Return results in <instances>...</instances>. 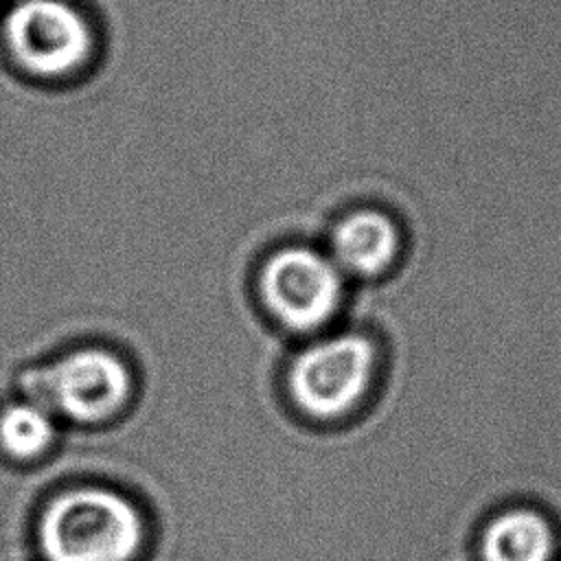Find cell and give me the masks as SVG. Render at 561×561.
<instances>
[{
    "label": "cell",
    "instance_id": "cell-1",
    "mask_svg": "<svg viewBox=\"0 0 561 561\" xmlns=\"http://www.w3.org/2000/svg\"><path fill=\"white\" fill-rule=\"evenodd\" d=\"M44 561H131L145 539V519L123 493L105 486H75L42 511Z\"/></svg>",
    "mask_w": 561,
    "mask_h": 561
},
{
    "label": "cell",
    "instance_id": "cell-2",
    "mask_svg": "<svg viewBox=\"0 0 561 561\" xmlns=\"http://www.w3.org/2000/svg\"><path fill=\"white\" fill-rule=\"evenodd\" d=\"M31 401L75 425L92 427L112 421L134 397V373L114 351L81 346L24 373Z\"/></svg>",
    "mask_w": 561,
    "mask_h": 561
},
{
    "label": "cell",
    "instance_id": "cell-3",
    "mask_svg": "<svg viewBox=\"0 0 561 561\" xmlns=\"http://www.w3.org/2000/svg\"><path fill=\"white\" fill-rule=\"evenodd\" d=\"M377 362L375 340L359 331L322 337L287 364V394L309 419L335 421L359 405L375 381Z\"/></svg>",
    "mask_w": 561,
    "mask_h": 561
},
{
    "label": "cell",
    "instance_id": "cell-4",
    "mask_svg": "<svg viewBox=\"0 0 561 561\" xmlns=\"http://www.w3.org/2000/svg\"><path fill=\"white\" fill-rule=\"evenodd\" d=\"M256 291L276 324L309 333L340 311L344 274L331 256L307 245H287L263 261Z\"/></svg>",
    "mask_w": 561,
    "mask_h": 561
},
{
    "label": "cell",
    "instance_id": "cell-5",
    "mask_svg": "<svg viewBox=\"0 0 561 561\" xmlns=\"http://www.w3.org/2000/svg\"><path fill=\"white\" fill-rule=\"evenodd\" d=\"M2 39L22 70L44 79L81 70L94 50V31L70 0H18L2 22Z\"/></svg>",
    "mask_w": 561,
    "mask_h": 561
},
{
    "label": "cell",
    "instance_id": "cell-6",
    "mask_svg": "<svg viewBox=\"0 0 561 561\" xmlns=\"http://www.w3.org/2000/svg\"><path fill=\"white\" fill-rule=\"evenodd\" d=\"M329 248L342 274L377 278L394 265L401 250V232L388 213L359 208L333 224Z\"/></svg>",
    "mask_w": 561,
    "mask_h": 561
},
{
    "label": "cell",
    "instance_id": "cell-7",
    "mask_svg": "<svg viewBox=\"0 0 561 561\" xmlns=\"http://www.w3.org/2000/svg\"><path fill=\"white\" fill-rule=\"evenodd\" d=\"M476 561H559V535L543 513L508 508L484 524Z\"/></svg>",
    "mask_w": 561,
    "mask_h": 561
},
{
    "label": "cell",
    "instance_id": "cell-8",
    "mask_svg": "<svg viewBox=\"0 0 561 561\" xmlns=\"http://www.w3.org/2000/svg\"><path fill=\"white\" fill-rule=\"evenodd\" d=\"M55 436L53 412L31 399L11 403L0 412V447L15 460L42 456Z\"/></svg>",
    "mask_w": 561,
    "mask_h": 561
}]
</instances>
